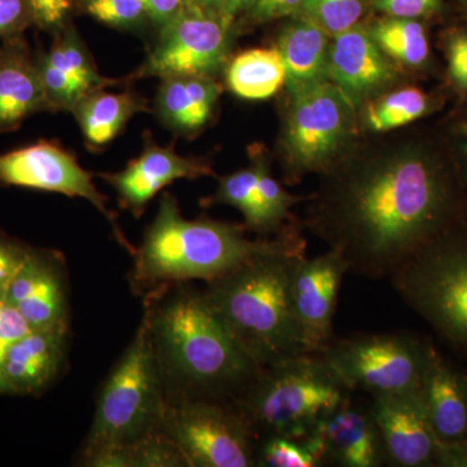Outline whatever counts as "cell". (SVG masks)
I'll return each mask as SVG.
<instances>
[{"label": "cell", "mask_w": 467, "mask_h": 467, "mask_svg": "<svg viewBox=\"0 0 467 467\" xmlns=\"http://www.w3.org/2000/svg\"><path fill=\"white\" fill-rule=\"evenodd\" d=\"M0 182L85 199L109 220L117 242L133 256L135 247L117 225L115 214L107 208L106 196L92 182V175L57 144L39 140L0 155Z\"/></svg>", "instance_id": "cell-11"}, {"label": "cell", "mask_w": 467, "mask_h": 467, "mask_svg": "<svg viewBox=\"0 0 467 467\" xmlns=\"http://www.w3.org/2000/svg\"><path fill=\"white\" fill-rule=\"evenodd\" d=\"M389 279L409 308L467 356V230L457 223Z\"/></svg>", "instance_id": "cell-7"}, {"label": "cell", "mask_w": 467, "mask_h": 467, "mask_svg": "<svg viewBox=\"0 0 467 467\" xmlns=\"http://www.w3.org/2000/svg\"><path fill=\"white\" fill-rule=\"evenodd\" d=\"M213 175L204 160L184 158L171 147L149 143L137 159L119 173L101 174L116 190L119 205L135 217H140L144 208L156 193L178 180H198Z\"/></svg>", "instance_id": "cell-17"}, {"label": "cell", "mask_w": 467, "mask_h": 467, "mask_svg": "<svg viewBox=\"0 0 467 467\" xmlns=\"http://www.w3.org/2000/svg\"><path fill=\"white\" fill-rule=\"evenodd\" d=\"M165 395L146 318L104 383L82 459L131 445L161 429Z\"/></svg>", "instance_id": "cell-6"}, {"label": "cell", "mask_w": 467, "mask_h": 467, "mask_svg": "<svg viewBox=\"0 0 467 467\" xmlns=\"http://www.w3.org/2000/svg\"><path fill=\"white\" fill-rule=\"evenodd\" d=\"M434 344L408 333L356 334L321 353L350 391L370 396L420 389Z\"/></svg>", "instance_id": "cell-8"}, {"label": "cell", "mask_w": 467, "mask_h": 467, "mask_svg": "<svg viewBox=\"0 0 467 467\" xmlns=\"http://www.w3.org/2000/svg\"><path fill=\"white\" fill-rule=\"evenodd\" d=\"M399 70L368 29L356 26L331 39L326 78L358 106L396 81Z\"/></svg>", "instance_id": "cell-16"}, {"label": "cell", "mask_w": 467, "mask_h": 467, "mask_svg": "<svg viewBox=\"0 0 467 467\" xmlns=\"http://www.w3.org/2000/svg\"><path fill=\"white\" fill-rule=\"evenodd\" d=\"M220 94V86L209 76L165 77L156 98V110L169 128L193 133L213 115Z\"/></svg>", "instance_id": "cell-21"}, {"label": "cell", "mask_w": 467, "mask_h": 467, "mask_svg": "<svg viewBox=\"0 0 467 467\" xmlns=\"http://www.w3.org/2000/svg\"><path fill=\"white\" fill-rule=\"evenodd\" d=\"M186 7H192V5H199L198 0H183Z\"/></svg>", "instance_id": "cell-48"}, {"label": "cell", "mask_w": 467, "mask_h": 467, "mask_svg": "<svg viewBox=\"0 0 467 467\" xmlns=\"http://www.w3.org/2000/svg\"><path fill=\"white\" fill-rule=\"evenodd\" d=\"M147 110V101L134 92H88L73 109L86 140L94 147L110 142L129 119Z\"/></svg>", "instance_id": "cell-23"}, {"label": "cell", "mask_w": 467, "mask_h": 467, "mask_svg": "<svg viewBox=\"0 0 467 467\" xmlns=\"http://www.w3.org/2000/svg\"><path fill=\"white\" fill-rule=\"evenodd\" d=\"M67 326L32 330L9 348L3 365L5 391L34 395L50 386L66 358Z\"/></svg>", "instance_id": "cell-19"}, {"label": "cell", "mask_w": 467, "mask_h": 467, "mask_svg": "<svg viewBox=\"0 0 467 467\" xmlns=\"http://www.w3.org/2000/svg\"><path fill=\"white\" fill-rule=\"evenodd\" d=\"M51 110L38 61L23 34L0 47V133L16 130L24 119Z\"/></svg>", "instance_id": "cell-18"}, {"label": "cell", "mask_w": 467, "mask_h": 467, "mask_svg": "<svg viewBox=\"0 0 467 467\" xmlns=\"http://www.w3.org/2000/svg\"><path fill=\"white\" fill-rule=\"evenodd\" d=\"M374 5L389 17L431 18L441 15L442 0H373Z\"/></svg>", "instance_id": "cell-38"}, {"label": "cell", "mask_w": 467, "mask_h": 467, "mask_svg": "<svg viewBox=\"0 0 467 467\" xmlns=\"http://www.w3.org/2000/svg\"><path fill=\"white\" fill-rule=\"evenodd\" d=\"M33 23L26 0H0V36L23 34L24 29Z\"/></svg>", "instance_id": "cell-40"}, {"label": "cell", "mask_w": 467, "mask_h": 467, "mask_svg": "<svg viewBox=\"0 0 467 467\" xmlns=\"http://www.w3.org/2000/svg\"><path fill=\"white\" fill-rule=\"evenodd\" d=\"M306 441L324 466L387 465L382 438L370 407H359L352 398L328 414Z\"/></svg>", "instance_id": "cell-15"}, {"label": "cell", "mask_w": 467, "mask_h": 467, "mask_svg": "<svg viewBox=\"0 0 467 467\" xmlns=\"http://www.w3.org/2000/svg\"><path fill=\"white\" fill-rule=\"evenodd\" d=\"M161 430L187 467L256 466L259 441L233 402L165 399Z\"/></svg>", "instance_id": "cell-9"}, {"label": "cell", "mask_w": 467, "mask_h": 467, "mask_svg": "<svg viewBox=\"0 0 467 467\" xmlns=\"http://www.w3.org/2000/svg\"><path fill=\"white\" fill-rule=\"evenodd\" d=\"M364 9V0H306L294 16L308 21L334 38L358 26Z\"/></svg>", "instance_id": "cell-30"}, {"label": "cell", "mask_w": 467, "mask_h": 467, "mask_svg": "<svg viewBox=\"0 0 467 467\" xmlns=\"http://www.w3.org/2000/svg\"><path fill=\"white\" fill-rule=\"evenodd\" d=\"M51 110H73L76 104L88 94L84 86L52 67L42 57H36Z\"/></svg>", "instance_id": "cell-34"}, {"label": "cell", "mask_w": 467, "mask_h": 467, "mask_svg": "<svg viewBox=\"0 0 467 467\" xmlns=\"http://www.w3.org/2000/svg\"><path fill=\"white\" fill-rule=\"evenodd\" d=\"M165 399L232 402L256 376L202 291L169 284L144 295Z\"/></svg>", "instance_id": "cell-2"}, {"label": "cell", "mask_w": 467, "mask_h": 467, "mask_svg": "<svg viewBox=\"0 0 467 467\" xmlns=\"http://www.w3.org/2000/svg\"><path fill=\"white\" fill-rule=\"evenodd\" d=\"M349 398L352 391L321 353H299L259 368L232 402L257 441L269 436L306 441Z\"/></svg>", "instance_id": "cell-5"}, {"label": "cell", "mask_w": 467, "mask_h": 467, "mask_svg": "<svg viewBox=\"0 0 467 467\" xmlns=\"http://www.w3.org/2000/svg\"><path fill=\"white\" fill-rule=\"evenodd\" d=\"M368 30L384 54L398 64L416 69L429 66L431 48L420 20L387 16Z\"/></svg>", "instance_id": "cell-26"}, {"label": "cell", "mask_w": 467, "mask_h": 467, "mask_svg": "<svg viewBox=\"0 0 467 467\" xmlns=\"http://www.w3.org/2000/svg\"><path fill=\"white\" fill-rule=\"evenodd\" d=\"M147 15L160 26H167L186 5L183 0H142Z\"/></svg>", "instance_id": "cell-45"}, {"label": "cell", "mask_w": 467, "mask_h": 467, "mask_svg": "<svg viewBox=\"0 0 467 467\" xmlns=\"http://www.w3.org/2000/svg\"><path fill=\"white\" fill-rule=\"evenodd\" d=\"M30 252L29 248L0 232V296L5 297L9 284L26 264Z\"/></svg>", "instance_id": "cell-39"}, {"label": "cell", "mask_w": 467, "mask_h": 467, "mask_svg": "<svg viewBox=\"0 0 467 467\" xmlns=\"http://www.w3.org/2000/svg\"><path fill=\"white\" fill-rule=\"evenodd\" d=\"M304 251L252 257L202 291L227 333L259 368L304 353L290 297L292 266Z\"/></svg>", "instance_id": "cell-4"}, {"label": "cell", "mask_w": 467, "mask_h": 467, "mask_svg": "<svg viewBox=\"0 0 467 467\" xmlns=\"http://www.w3.org/2000/svg\"><path fill=\"white\" fill-rule=\"evenodd\" d=\"M454 138V156L456 162H451L463 190L467 187V117L461 119L451 128Z\"/></svg>", "instance_id": "cell-44"}, {"label": "cell", "mask_w": 467, "mask_h": 467, "mask_svg": "<svg viewBox=\"0 0 467 467\" xmlns=\"http://www.w3.org/2000/svg\"><path fill=\"white\" fill-rule=\"evenodd\" d=\"M245 226L201 218L186 220L171 193H164L158 214L135 248L130 285L146 295L169 284L211 282L266 252L306 250V242L292 230L275 238L252 241Z\"/></svg>", "instance_id": "cell-3"}, {"label": "cell", "mask_w": 467, "mask_h": 467, "mask_svg": "<svg viewBox=\"0 0 467 467\" xmlns=\"http://www.w3.org/2000/svg\"><path fill=\"white\" fill-rule=\"evenodd\" d=\"M370 410L382 438L386 463L434 467L435 436L420 389L371 396Z\"/></svg>", "instance_id": "cell-14"}, {"label": "cell", "mask_w": 467, "mask_h": 467, "mask_svg": "<svg viewBox=\"0 0 467 467\" xmlns=\"http://www.w3.org/2000/svg\"><path fill=\"white\" fill-rule=\"evenodd\" d=\"M30 331L32 327L23 315L5 301V306L0 308V393L7 392L3 382V365H5V356L9 348Z\"/></svg>", "instance_id": "cell-37"}, {"label": "cell", "mask_w": 467, "mask_h": 467, "mask_svg": "<svg viewBox=\"0 0 467 467\" xmlns=\"http://www.w3.org/2000/svg\"><path fill=\"white\" fill-rule=\"evenodd\" d=\"M256 466L321 467L324 462L308 441L269 436L257 442Z\"/></svg>", "instance_id": "cell-32"}, {"label": "cell", "mask_w": 467, "mask_h": 467, "mask_svg": "<svg viewBox=\"0 0 467 467\" xmlns=\"http://www.w3.org/2000/svg\"><path fill=\"white\" fill-rule=\"evenodd\" d=\"M348 273V264L334 250L313 259L306 254L295 259L291 308L304 353H322L333 342L337 297Z\"/></svg>", "instance_id": "cell-13"}, {"label": "cell", "mask_w": 467, "mask_h": 467, "mask_svg": "<svg viewBox=\"0 0 467 467\" xmlns=\"http://www.w3.org/2000/svg\"><path fill=\"white\" fill-rule=\"evenodd\" d=\"M43 60L57 67L64 75L75 79L86 90L92 91L116 84L112 79L104 78L98 73L90 57L75 34L67 33L54 43L48 54L42 55Z\"/></svg>", "instance_id": "cell-29"}, {"label": "cell", "mask_w": 467, "mask_h": 467, "mask_svg": "<svg viewBox=\"0 0 467 467\" xmlns=\"http://www.w3.org/2000/svg\"><path fill=\"white\" fill-rule=\"evenodd\" d=\"M226 79L230 90L242 99H267L285 85L284 58L278 48L242 52L230 63Z\"/></svg>", "instance_id": "cell-24"}, {"label": "cell", "mask_w": 467, "mask_h": 467, "mask_svg": "<svg viewBox=\"0 0 467 467\" xmlns=\"http://www.w3.org/2000/svg\"><path fill=\"white\" fill-rule=\"evenodd\" d=\"M434 462L436 467H467V439L462 441H436Z\"/></svg>", "instance_id": "cell-43"}, {"label": "cell", "mask_w": 467, "mask_h": 467, "mask_svg": "<svg viewBox=\"0 0 467 467\" xmlns=\"http://www.w3.org/2000/svg\"><path fill=\"white\" fill-rule=\"evenodd\" d=\"M331 36L303 18L295 17L279 33L278 51L284 58L288 92L325 81Z\"/></svg>", "instance_id": "cell-22"}, {"label": "cell", "mask_w": 467, "mask_h": 467, "mask_svg": "<svg viewBox=\"0 0 467 467\" xmlns=\"http://www.w3.org/2000/svg\"><path fill=\"white\" fill-rule=\"evenodd\" d=\"M463 187L438 150L411 147L340 175L313 220L349 273L389 278L427 244L460 223Z\"/></svg>", "instance_id": "cell-1"}, {"label": "cell", "mask_w": 467, "mask_h": 467, "mask_svg": "<svg viewBox=\"0 0 467 467\" xmlns=\"http://www.w3.org/2000/svg\"><path fill=\"white\" fill-rule=\"evenodd\" d=\"M161 29L158 46L144 63L140 76H211L223 66L229 27L220 16L192 5L184 7Z\"/></svg>", "instance_id": "cell-12"}, {"label": "cell", "mask_w": 467, "mask_h": 467, "mask_svg": "<svg viewBox=\"0 0 467 467\" xmlns=\"http://www.w3.org/2000/svg\"><path fill=\"white\" fill-rule=\"evenodd\" d=\"M130 447V467H183L186 460L161 429Z\"/></svg>", "instance_id": "cell-33"}, {"label": "cell", "mask_w": 467, "mask_h": 467, "mask_svg": "<svg viewBox=\"0 0 467 467\" xmlns=\"http://www.w3.org/2000/svg\"><path fill=\"white\" fill-rule=\"evenodd\" d=\"M201 7L207 9V11H218V16H220L221 8H223V0H198Z\"/></svg>", "instance_id": "cell-47"}, {"label": "cell", "mask_w": 467, "mask_h": 467, "mask_svg": "<svg viewBox=\"0 0 467 467\" xmlns=\"http://www.w3.org/2000/svg\"><path fill=\"white\" fill-rule=\"evenodd\" d=\"M420 393L439 441L467 439V373L454 367L435 346L430 352Z\"/></svg>", "instance_id": "cell-20"}, {"label": "cell", "mask_w": 467, "mask_h": 467, "mask_svg": "<svg viewBox=\"0 0 467 467\" xmlns=\"http://www.w3.org/2000/svg\"><path fill=\"white\" fill-rule=\"evenodd\" d=\"M202 205L226 204L239 209L245 220V229L265 235L263 214L256 190H254V169L250 167L220 178L216 192L202 201Z\"/></svg>", "instance_id": "cell-28"}, {"label": "cell", "mask_w": 467, "mask_h": 467, "mask_svg": "<svg viewBox=\"0 0 467 467\" xmlns=\"http://www.w3.org/2000/svg\"><path fill=\"white\" fill-rule=\"evenodd\" d=\"M306 0H256L252 5V15L257 21L275 20L294 16Z\"/></svg>", "instance_id": "cell-42"}, {"label": "cell", "mask_w": 467, "mask_h": 467, "mask_svg": "<svg viewBox=\"0 0 467 467\" xmlns=\"http://www.w3.org/2000/svg\"><path fill=\"white\" fill-rule=\"evenodd\" d=\"M91 16L112 26H130L147 15L142 0H88Z\"/></svg>", "instance_id": "cell-35"}, {"label": "cell", "mask_w": 467, "mask_h": 467, "mask_svg": "<svg viewBox=\"0 0 467 467\" xmlns=\"http://www.w3.org/2000/svg\"><path fill=\"white\" fill-rule=\"evenodd\" d=\"M254 169V190L263 214L265 235L282 229V223L290 217L291 208L300 198L285 192L282 184L273 177L263 160H257Z\"/></svg>", "instance_id": "cell-31"}, {"label": "cell", "mask_w": 467, "mask_h": 467, "mask_svg": "<svg viewBox=\"0 0 467 467\" xmlns=\"http://www.w3.org/2000/svg\"><path fill=\"white\" fill-rule=\"evenodd\" d=\"M434 109V99L425 91L417 88H401L371 101L367 122L374 131L392 130L422 119Z\"/></svg>", "instance_id": "cell-27"}, {"label": "cell", "mask_w": 467, "mask_h": 467, "mask_svg": "<svg viewBox=\"0 0 467 467\" xmlns=\"http://www.w3.org/2000/svg\"><path fill=\"white\" fill-rule=\"evenodd\" d=\"M290 97L284 138L290 171H325L352 137L355 103L328 79L292 91Z\"/></svg>", "instance_id": "cell-10"}, {"label": "cell", "mask_w": 467, "mask_h": 467, "mask_svg": "<svg viewBox=\"0 0 467 467\" xmlns=\"http://www.w3.org/2000/svg\"><path fill=\"white\" fill-rule=\"evenodd\" d=\"M447 75L451 86L467 95V30L451 29L442 41Z\"/></svg>", "instance_id": "cell-36"}, {"label": "cell", "mask_w": 467, "mask_h": 467, "mask_svg": "<svg viewBox=\"0 0 467 467\" xmlns=\"http://www.w3.org/2000/svg\"><path fill=\"white\" fill-rule=\"evenodd\" d=\"M463 9H465V14L467 15V0H462Z\"/></svg>", "instance_id": "cell-50"}, {"label": "cell", "mask_w": 467, "mask_h": 467, "mask_svg": "<svg viewBox=\"0 0 467 467\" xmlns=\"http://www.w3.org/2000/svg\"><path fill=\"white\" fill-rule=\"evenodd\" d=\"M5 297L0 296V308H2L3 306H5Z\"/></svg>", "instance_id": "cell-49"}, {"label": "cell", "mask_w": 467, "mask_h": 467, "mask_svg": "<svg viewBox=\"0 0 467 467\" xmlns=\"http://www.w3.org/2000/svg\"><path fill=\"white\" fill-rule=\"evenodd\" d=\"M256 0H223V8H221L220 17L227 27L230 26L234 17L250 5H254Z\"/></svg>", "instance_id": "cell-46"}, {"label": "cell", "mask_w": 467, "mask_h": 467, "mask_svg": "<svg viewBox=\"0 0 467 467\" xmlns=\"http://www.w3.org/2000/svg\"><path fill=\"white\" fill-rule=\"evenodd\" d=\"M32 330L67 326V287L61 266L46 256L45 264L26 299L15 306Z\"/></svg>", "instance_id": "cell-25"}, {"label": "cell", "mask_w": 467, "mask_h": 467, "mask_svg": "<svg viewBox=\"0 0 467 467\" xmlns=\"http://www.w3.org/2000/svg\"><path fill=\"white\" fill-rule=\"evenodd\" d=\"M33 23L46 30L60 27L70 7V0H26Z\"/></svg>", "instance_id": "cell-41"}]
</instances>
